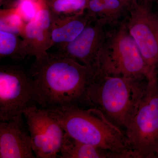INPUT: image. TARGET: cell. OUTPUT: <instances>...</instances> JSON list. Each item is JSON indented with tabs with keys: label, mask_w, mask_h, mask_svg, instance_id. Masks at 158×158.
Wrapping results in <instances>:
<instances>
[{
	"label": "cell",
	"mask_w": 158,
	"mask_h": 158,
	"mask_svg": "<svg viewBox=\"0 0 158 158\" xmlns=\"http://www.w3.org/2000/svg\"><path fill=\"white\" fill-rule=\"evenodd\" d=\"M6 0H0V6H2L3 5V3H5Z\"/></svg>",
	"instance_id": "cell-21"
},
{
	"label": "cell",
	"mask_w": 158,
	"mask_h": 158,
	"mask_svg": "<svg viewBox=\"0 0 158 158\" xmlns=\"http://www.w3.org/2000/svg\"><path fill=\"white\" fill-rule=\"evenodd\" d=\"M93 20L86 11L64 19L52 20L50 31L52 47L56 45L60 48L71 42Z\"/></svg>",
	"instance_id": "cell-12"
},
{
	"label": "cell",
	"mask_w": 158,
	"mask_h": 158,
	"mask_svg": "<svg viewBox=\"0 0 158 158\" xmlns=\"http://www.w3.org/2000/svg\"><path fill=\"white\" fill-rule=\"evenodd\" d=\"M107 25L102 20L92 21L75 39L55 52L95 69L97 56L107 35Z\"/></svg>",
	"instance_id": "cell-9"
},
{
	"label": "cell",
	"mask_w": 158,
	"mask_h": 158,
	"mask_svg": "<svg viewBox=\"0 0 158 158\" xmlns=\"http://www.w3.org/2000/svg\"><path fill=\"white\" fill-rule=\"evenodd\" d=\"M96 73L73 59L48 52L31 69L36 104L44 109L86 107V91Z\"/></svg>",
	"instance_id": "cell-1"
},
{
	"label": "cell",
	"mask_w": 158,
	"mask_h": 158,
	"mask_svg": "<svg viewBox=\"0 0 158 158\" xmlns=\"http://www.w3.org/2000/svg\"><path fill=\"white\" fill-rule=\"evenodd\" d=\"M26 24L15 7L1 9L0 30L12 32L20 36Z\"/></svg>",
	"instance_id": "cell-17"
},
{
	"label": "cell",
	"mask_w": 158,
	"mask_h": 158,
	"mask_svg": "<svg viewBox=\"0 0 158 158\" xmlns=\"http://www.w3.org/2000/svg\"><path fill=\"white\" fill-rule=\"evenodd\" d=\"M24 116L36 158H59L65 132L48 111L34 106Z\"/></svg>",
	"instance_id": "cell-8"
},
{
	"label": "cell",
	"mask_w": 158,
	"mask_h": 158,
	"mask_svg": "<svg viewBox=\"0 0 158 158\" xmlns=\"http://www.w3.org/2000/svg\"><path fill=\"white\" fill-rule=\"evenodd\" d=\"M95 69L105 75L148 80L147 67L126 23L108 33L97 56Z\"/></svg>",
	"instance_id": "cell-4"
},
{
	"label": "cell",
	"mask_w": 158,
	"mask_h": 158,
	"mask_svg": "<svg viewBox=\"0 0 158 158\" xmlns=\"http://www.w3.org/2000/svg\"><path fill=\"white\" fill-rule=\"evenodd\" d=\"M59 158H116V157L107 151L80 142L65 134Z\"/></svg>",
	"instance_id": "cell-14"
},
{
	"label": "cell",
	"mask_w": 158,
	"mask_h": 158,
	"mask_svg": "<svg viewBox=\"0 0 158 158\" xmlns=\"http://www.w3.org/2000/svg\"><path fill=\"white\" fill-rule=\"evenodd\" d=\"M46 109L65 134L75 140L107 151L116 158H132L124 132L101 111L90 107Z\"/></svg>",
	"instance_id": "cell-3"
},
{
	"label": "cell",
	"mask_w": 158,
	"mask_h": 158,
	"mask_svg": "<svg viewBox=\"0 0 158 158\" xmlns=\"http://www.w3.org/2000/svg\"><path fill=\"white\" fill-rule=\"evenodd\" d=\"M52 18L46 5L37 13L36 17L26 24L20 37L25 43L29 56L35 59H41L52 48L50 31Z\"/></svg>",
	"instance_id": "cell-11"
},
{
	"label": "cell",
	"mask_w": 158,
	"mask_h": 158,
	"mask_svg": "<svg viewBox=\"0 0 158 158\" xmlns=\"http://www.w3.org/2000/svg\"><path fill=\"white\" fill-rule=\"evenodd\" d=\"M46 0H19L15 6L24 22L27 23L32 20L38 12L46 5Z\"/></svg>",
	"instance_id": "cell-18"
},
{
	"label": "cell",
	"mask_w": 158,
	"mask_h": 158,
	"mask_svg": "<svg viewBox=\"0 0 158 158\" xmlns=\"http://www.w3.org/2000/svg\"><path fill=\"white\" fill-rule=\"evenodd\" d=\"M118 1H120L126 7L127 10H128L130 7H131V6H132L135 3V0H118Z\"/></svg>",
	"instance_id": "cell-19"
},
{
	"label": "cell",
	"mask_w": 158,
	"mask_h": 158,
	"mask_svg": "<svg viewBox=\"0 0 158 158\" xmlns=\"http://www.w3.org/2000/svg\"><path fill=\"white\" fill-rule=\"evenodd\" d=\"M157 87L158 88V73L157 75Z\"/></svg>",
	"instance_id": "cell-22"
},
{
	"label": "cell",
	"mask_w": 158,
	"mask_h": 158,
	"mask_svg": "<svg viewBox=\"0 0 158 158\" xmlns=\"http://www.w3.org/2000/svg\"><path fill=\"white\" fill-rule=\"evenodd\" d=\"M139 3H145V4H149L151 2H154L156 0H136Z\"/></svg>",
	"instance_id": "cell-20"
},
{
	"label": "cell",
	"mask_w": 158,
	"mask_h": 158,
	"mask_svg": "<svg viewBox=\"0 0 158 158\" xmlns=\"http://www.w3.org/2000/svg\"><path fill=\"white\" fill-rule=\"evenodd\" d=\"M148 85L146 78L98 73L86 91L85 106L99 110L124 132L138 112Z\"/></svg>",
	"instance_id": "cell-2"
},
{
	"label": "cell",
	"mask_w": 158,
	"mask_h": 158,
	"mask_svg": "<svg viewBox=\"0 0 158 158\" xmlns=\"http://www.w3.org/2000/svg\"><path fill=\"white\" fill-rule=\"evenodd\" d=\"M20 36L9 31L0 30V58L9 57L21 60L29 56L24 41Z\"/></svg>",
	"instance_id": "cell-15"
},
{
	"label": "cell",
	"mask_w": 158,
	"mask_h": 158,
	"mask_svg": "<svg viewBox=\"0 0 158 158\" xmlns=\"http://www.w3.org/2000/svg\"><path fill=\"white\" fill-rule=\"evenodd\" d=\"M33 81L19 66L0 67V119L6 121L36 106Z\"/></svg>",
	"instance_id": "cell-7"
},
{
	"label": "cell",
	"mask_w": 158,
	"mask_h": 158,
	"mask_svg": "<svg viewBox=\"0 0 158 158\" xmlns=\"http://www.w3.org/2000/svg\"><path fill=\"white\" fill-rule=\"evenodd\" d=\"M126 22L129 32L138 46L147 67L148 82L157 81L158 15L149 4L135 3L128 9Z\"/></svg>",
	"instance_id": "cell-6"
},
{
	"label": "cell",
	"mask_w": 158,
	"mask_h": 158,
	"mask_svg": "<svg viewBox=\"0 0 158 158\" xmlns=\"http://www.w3.org/2000/svg\"><path fill=\"white\" fill-rule=\"evenodd\" d=\"M132 158H158V88L148 82L131 124L124 131Z\"/></svg>",
	"instance_id": "cell-5"
},
{
	"label": "cell",
	"mask_w": 158,
	"mask_h": 158,
	"mask_svg": "<svg viewBox=\"0 0 158 158\" xmlns=\"http://www.w3.org/2000/svg\"><path fill=\"white\" fill-rule=\"evenodd\" d=\"M23 115L0 122V158H34L28 130L26 129Z\"/></svg>",
	"instance_id": "cell-10"
},
{
	"label": "cell",
	"mask_w": 158,
	"mask_h": 158,
	"mask_svg": "<svg viewBox=\"0 0 158 158\" xmlns=\"http://www.w3.org/2000/svg\"><path fill=\"white\" fill-rule=\"evenodd\" d=\"M86 12L94 20L101 19L115 24L127 10L118 0H87Z\"/></svg>",
	"instance_id": "cell-13"
},
{
	"label": "cell",
	"mask_w": 158,
	"mask_h": 158,
	"mask_svg": "<svg viewBox=\"0 0 158 158\" xmlns=\"http://www.w3.org/2000/svg\"><path fill=\"white\" fill-rule=\"evenodd\" d=\"M52 20L62 19L86 11L87 0H46Z\"/></svg>",
	"instance_id": "cell-16"
}]
</instances>
